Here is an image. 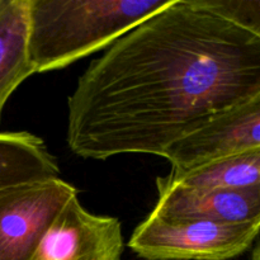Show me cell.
Instances as JSON below:
<instances>
[{"label":"cell","mask_w":260,"mask_h":260,"mask_svg":"<svg viewBox=\"0 0 260 260\" xmlns=\"http://www.w3.org/2000/svg\"><path fill=\"white\" fill-rule=\"evenodd\" d=\"M173 0H29L28 53L35 74L107 48Z\"/></svg>","instance_id":"7a4b0ae2"},{"label":"cell","mask_w":260,"mask_h":260,"mask_svg":"<svg viewBox=\"0 0 260 260\" xmlns=\"http://www.w3.org/2000/svg\"><path fill=\"white\" fill-rule=\"evenodd\" d=\"M258 222H164L147 216L132 233L128 246L146 260H229L255 244Z\"/></svg>","instance_id":"3957f363"},{"label":"cell","mask_w":260,"mask_h":260,"mask_svg":"<svg viewBox=\"0 0 260 260\" xmlns=\"http://www.w3.org/2000/svg\"><path fill=\"white\" fill-rule=\"evenodd\" d=\"M78 190L61 178L0 189V260H33L41 241Z\"/></svg>","instance_id":"277c9868"},{"label":"cell","mask_w":260,"mask_h":260,"mask_svg":"<svg viewBox=\"0 0 260 260\" xmlns=\"http://www.w3.org/2000/svg\"><path fill=\"white\" fill-rule=\"evenodd\" d=\"M251 260H260V251H259V244H254L253 253H251Z\"/></svg>","instance_id":"7c38bea8"},{"label":"cell","mask_w":260,"mask_h":260,"mask_svg":"<svg viewBox=\"0 0 260 260\" xmlns=\"http://www.w3.org/2000/svg\"><path fill=\"white\" fill-rule=\"evenodd\" d=\"M123 249L118 218L89 212L75 196L50 226L33 260H123Z\"/></svg>","instance_id":"8992f818"},{"label":"cell","mask_w":260,"mask_h":260,"mask_svg":"<svg viewBox=\"0 0 260 260\" xmlns=\"http://www.w3.org/2000/svg\"><path fill=\"white\" fill-rule=\"evenodd\" d=\"M206 3L223 17L260 33L259 0H206Z\"/></svg>","instance_id":"8fae6325"},{"label":"cell","mask_w":260,"mask_h":260,"mask_svg":"<svg viewBox=\"0 0 260 260\" xmlns=\"http://www.w3.org/2000/svg\"><path fill=\"white\" fill-rule=\"evenodd\" d=\"M52 178H60V168L41 137L0 132V189Z\"/></svg>","instance_id":"30bf717a"},{"label":"cell","mask_w":260,"mask_h":260,"mask_svg":"<svg viewBox=\"0 0 260 260\" xmlns=\"http://www.w3.org/2000/svg\"><path fill=\"white\" fill-rule=\"evenodd\" d=\"M29 0H0V121L18 86L35 74L28 53Z\"/></svg>","instance_id":"ba28073f"},{"label":"cell","mask_w":260,"mask_h":260,"mask_svg":"<svg viewBox=\"0 0 260 260\" xmlns=\"http://www.w3.org/2000/svg\"><path fill=\"white\" fill-rule=\"evenodd\" d=\"M157 202L149 213L164 222L246 223L260 221V188L188 190L156 188Z\"/></svg>","instance_id":"52a82bcc"},{"label":"cell","mask_w":260,"mask_h":260,"mask_svg":"<svg viewBox=\"0 0 260 260\" xmlns=\"http://www.w3.org/2000/svg\"><path fill=\"white\" fill-rule=\"evenodd\" d=\"M156 188L205 192L260 188V151L235 155L187 172L172 170L167 177L157 178Z\"/></svg>","instance_id":"9c48e42d"},{"label":"cell","mask_w":260,"mask_h":260,"mask_svg":"<svg viewBox=\"0 0 260 260\" xmlns=\"http://www.w3.org/2000/svg\"><path fill=\"white\" fill-rule=\"evenodd\" d=\"M260 96V33L206 0H173L106 48L68 99L66 142L83 159L162 156L222 109Z\"/></svg>","instance_id":"6da1fadb"},{"label":"cell","mask_w":260,"mask_h":260,"mask_svg":"<svg viewBox=\"0 0 260 260\" xmlns=\"http://www.w3.org/2000/svg\"><path fill=\"white\" fill-rule=\"evenodd\" d=\"M260 151V96L212 114L167 147L162 157L173 172Z\"/></svg>","instance_id":"5b68a950"}]
</instances>
